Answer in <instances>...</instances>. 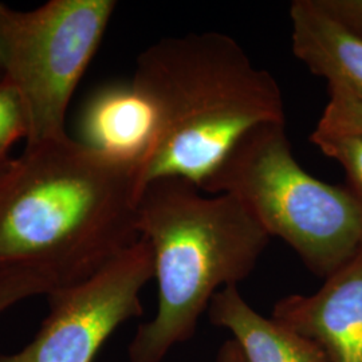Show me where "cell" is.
Listing matches in <instances>:
<instances>
[{
  "instance_id": "obj_1",
  "label": "cell",
  "mask_w": 362,
  "mask_h": 362,
  "mask_svg": "<svg viewBox=\"0 0 362 362\" xmlns=\"http://www.w3.org/2000/svg\"><path fill=\"white\" fill-rule=\"evenodd\" d=\"M137 168L69 136L35 146L0 172V266L76 285L140 240Z\"/></svg>"
},
{
  "instance_id": "obj_2",
  "label": "cell",
  "mask_w": 362,
  "mask_h": 362,
  "mask_svg": "<svg viewBox=\"0 0 362 362\" xmlns=\"http://www.w3.org/2000/svg\"><path fill=\"white\" fill-rule=\"evenodd\" d=\"M132 83L156 117L155 143L139 170L141 192L163 177L200 188L247 132L286 122L276 79L216 31L156 42L139 55Z\"/></svg>"
},
{
  "instance_id": "obj_3",
  "label": "cell",
  "mask_w": 362,
  "mask_h": 362,
  "mask_svg": "<svg viewBox=\"0 0 362 362\" xmlns=\"http://www.w3.org/2000/svg\"><path fill=\"white\" fill-rule=\"evenodd\" d=\"M137 228L153 257L157 311L133 336L128 362H163L194 337L220 290L251 275L270 235L233 194L206 196L181 177L144 187Z\"/></svg>"
},
{
  "instance_id": "obj_4",
  "label": "cell",
  "mask_w": 362,
  "mask_h": 362,
  "mask_svg": "<svg viewBox=\"0 0 362 362\" xmlns=\"http://www.w3.org/2000/svg\"><path fill=\"white\" fill-rule=\"evenodd\" d=\"M235 196L270 238H281L314 275L326 279L362 248V203L299 165L285 124L247 132L200 187Z\"/></svg>"
},
{
  "instance_id": "obj_5",
  "label": "cell",
  "mask_w": 362,
  "mask_h": 362,
  "mask_svg": "<svg viewBox=\"0 0 362 362\" xmlns=\"http://www.w3.org/2000/svg\"><path fill=\"white\" fill-rule=\"evenodd\" d=\"M116 7L115 0H50L18 11L0 3V65L26 107V146L67 137L70 100Z\"/></svg>"
},
{
  "instance_id": "obj_6",
  "label": "cell",
  "mask_w": 362,
  "mask_h": 362,
  "mask_svg": "<svg viewBox=\"0 0 362 362\" xmlns=\"http://www.w3.org/2000/svg\"><path fill=\"white\" fill-rule=\"evenodd\" d=\"M152 278V251L140 238L88 279L54 287L38 333L22 349L0 353V362L94 361L113 332L143 315L141 291Z\"/></svg>"
},
{
  "instance_id": "obj_7",
  "label": "cell",
  "mask_w": 362,
  "mask_h": 362,
  "mask_svg": "<svg viewBox=\"0 0 362 362\" xmlns=\"http://www.w3.org/2000/svg\"><path fill=\"white\" fill-rule=\"evenodd\" d=\"M272 318L318 344L329 362H362V248L314 294L279 299Z\"/></svg>"
},
{
  "instance_id": "obj_8",
  "label": "cell",
  "mask_w": 362,
  "mask_h": 362,
  "mask_svg": "<svg viewBox=\"0 0 362 362\" xmlns=\"http://www.w3.org/2000/svg\"><path fill=\"white\" fill-rule=\"evenodd\" d=\"M78 134L79 143L136 167L139 173L155 143V112L132 81L107 83L82 106Z\"/></svg>"
},
{
  "instance_id": "obj_9",
  "label": "cell",
  "mask_w": 362,
  "mask_h": 362,
  "mask_svg": "<svg viewBox=\"0 0 362 362\" xmlns=\"http://www.w3.org/2000/svg\"><path fill=\"white\" fill-rule=\"evenodd\" d=\"M291 46L313 74L362 100V39L341 25L317 0H294L290 6Z\"/></svg>"
},
{
  "instance_id": "obj_10",
  "label": "cell",
  "mask_w": 362,
  "mask_h": 362,
  "mask_svg": "<svg viewBox=\"0 0 362 362\" xmlns=\"http://www.w3.org/2000/svg\"><path fill=\"white\" fill-rule=\"evenodd\" d=\"M208 315L211 324L233 334L247 362H329L318 344L254 310L238 286L220 290Z\"/></svg>"
},
{
  "instance_id": "obj_11",
  "label": "cell",
  "mask_w": 362,
  "mask_h": 362,
  "mask_svg": "<svg viewBox=\"0 0 362 362\" xmlns=\"http://www.w3.org/2000/svg\"><path fill=\"white\" fill-rule=\"evenodd\" d=\"M310 140L324 155L342 165L348 176V188L362 203V134L314 130Z\"/></svg>"
},
{
  "instance_id": "obj_12",
  "label": "cell",
  "mask_w": 362,
  "mask_h": 362,
  "mask_svg": "<svg viewBox=\"0 0 362 362\" xmlns=\"http://www.w3.org/2000/svg\"><path fill=\"white\" fill-rule=\"evenodd\" d=\"M55 284L46 272L21 264L0 266V315L30 298L47 296Z\"/></svg>"
},
{
  "instance_id": "obj_13",
  "label": "cell",
  "mask_w": 362,
  "mask_h": 362,
  "mask_svg": "<svg viewBox=\"0 0 362 362\" xmlns=\"http://www.w3.org/2000/svg\"><path fill=\"white\" fill-rule=\"evenodd\" d=\"M28 118L26 107L7 79L0 81V172L6 168L13 158L10 149L19 139H27Z\"/></svg>"
},
{
  "instance_id": "obj_14",
  "label": "cell",
  "mask_w": 362,
  "mask_h": 362,
  "mask_svg": "<svg viewBox=\"0 0 362 362\" xmlns=\"http://www.w3.org/2000/svg\"><path fill=\"white\" fill-rule=\"evenodd\" d=\"M329 95L315 130L362 134V100L342 91L329 90Z\"/></svg>"
},
{
  "instance_id": "obj_15",
  "label": "cell",
  "mask_w": 362,
  "mask_h": 362,
  "mask_svg": "<svg viewBox=\"0 0 362 362\" xmlns=\"http://www.w3.org/2000/svg\"><path fill=\"white\" fill-rule=\"evenodd\" d=\"M341 25L362 39V0H317Z\"/></svg>"
},
{
  "instance_id": "obj_16",
  "label": "cell",
  "mask_w": 362,
  "mask_h": 362,
  "mask_svg": "<svg viewBox=\"0 0 362 362\" xmlns=\"http://www.w3.org/2000/svg\"><path fill=\"white\" fill-rule=\"evenodd\" d=\"M215 362H247L246 357L243 354L239 345L235 342V339L230 338L223 342L216 354Z\"/></svg>"
},
{
  "instance_id": "obj_17",
  "label": "cell",
  "mask_w": 362,
  "mask_h": 362,
  "mask_svg": "<svg viewBox=\"0 0 362 362\" xmlns=\"http://www.w3.org/2000/svg\"><path fill=\"white\" fill-rule=\"evenodd\" d=\"M3 79V70H1V65H0V81Z\"/></svg>"
}]
</instances>
